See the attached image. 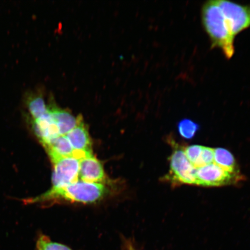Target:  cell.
Wrapping results in <instances>:
<instances>
[{"label":"cell","instance_id":"obj_1","mask_svg":"<svg viewBox=\"0 0 250 250\" xmlns=\"http://www.w3.org/2000/svg\"><path fill=\"white\" fill-rule=\"evenodd\" d=\"M107 193L108 189L103 184L89 183L79 180L63 187L51 188L42 195L24 200V202L33 204L64 201L86 204L98 202Z\"/></svg>","mask_w":250,"mask_h":250},{"label":"cell","instance_id":"obj_2","mask_svg":"<svg viewBox=\"0 0 250 250\" xmlns=\"http://www.w3.org/2000/svg\"><path fill=\"white\" fill-rule=\"evenodd\" d=\"M202 21L206 33L210 37L211 48H218L228 59L234 54V37L227 26L226 18L217 1L205 3L202 8Z\"/></svg>","mask_w":250,"mask_h":250},{"label":"cell","instance_id":"obj_3","mask_svg":"<svg viewBox=\"0 0 250 250\" xmlns=\"http://www.w3.org/2000/svg\"><path fill=\"white\" fill-rule=\"evenodd\" d=\"M173 147L170 157V170L165 180L172 186L186 185L196 186L195 168L190 163L184 153L183 146L170 139Z\"/></svg>","mask_w":250,"mask_h":250},{"label":"cell","instance_id":"obj_4","mask_svg":"<svg viewBox=\"0 0 250 250\" xmlns=\"http://www.w3.org/2000/svg\"><path fill=\"white\" fill-rule=\"evenodd\" d=\"M54 166L52 183L53 188L63 187L79 180L80 161L74 157L49 154Z\"/></svg>","mask_w":250,"mask_h":250},{"label":"cell","instance_id":"obj_5","mask_svg":"<svg viewBox=\"0 0 250 250\" xmlns=\"http://www.w3.org/2000/svg\"><path fill=\"white\" fill-rule=\"evenodd\" d=\"M195 168L196 186L220 187L235 184L241 181V174H234L224 170L215 162Z\"/></svg>","mask_w":250,"mask_h":250},{"label":"cell","instance_id":"obj_6","mask_svg":"<svg viewBox=\"0 0 250 250\" xmlns=\"http://www.w3.org/2000/svg\"><path fill=\"white\" fill-rule=\"evenodd\" d=\"M218 4L223 12L228 29L235 38L237 34L250 27V6L242 5L225 0Z\"/></svg>","mask_w":250,"mask_h":250},{"label":"cell","instance_id":"obj_7","mask_svg":"<svg viewBox=\"0 0 250 250\" xmlns=\"http://www.w3.org/2000/svg\"><path fill=\"white\" fill-rule=\"evenodd\" d=\"M79 161L80 180L89 183L105 182L106 176L103 165L93 154L86 156Z\"/></svg>","mask_w":250,"mask_h":250},{"label":"cell","instance_id":"obj_8","mask_svg":"<svg viewBox=\"0 0 250 250\" xmlns=\"http://www.w3.org/2000/svg\"><path fill=\"white\" fill-rule=\"evenodd\" d=\"M75 151L92 154V143L83 116L80 115L77 126L65 135Z\"/></svg>","mask_w":250,"mask_h":250},{"label":"cell","instance_id":"obj_9","mask_svg":"<svg viewBox=\"0 0 250 250\" xmlns=\"http://www.w3.org/2000/svg\"><path fill=\"white\" fill-rule=\"evenodd\" d=\"M48 106L53 120L58 127L59 135H66L77 126L79 115L74 117L69 110L59 107L55 103H50Z\"/></svg>","mask_w":250,"mask_h":250},{"label":"cell","instance_id":"obj_10","mask_svg":"<svg viewBox=\"0 0 250 250\" xmlns=\"http://www.w3.org/2000/svg\"><path fill=\"white\" fill-rule=\"evenodd\" d=\"M43 147L46 149L48 155L56 154L65 157H74L78 160L86 156L92 155L75 151L65 136L56 137Z\"/></svg>","mask_w":250,"mask_h":250},{"label":"cell","instance_id":"obj_11","mask_svg":"<svg viewBox=\"0 0 250 250\" xmlns=\"http://www.w3.org/2000/svg\"><path fill=\"white\" fill-rule=\"evenodd\" d=\"M214 159L215 163L224 170L234 174H241L235 158L229 150L223 148H214Z\"/></svg>","mask_w":250,"mask_h":250},{"label":"cell","instance_id":"obj_12","mask_svg":"<svg viewBox=\"0 0 250 250\" xmlns=\"http://www.w3.org/2000/svg\"><path fill=\"white\" fill-rule=\"evenodd\" d=\"M26 104L32 120L42 117L48 111V105L41 93L30 94L26 98Z\"/></svg>","mask_w":250,"mask_h":250},{"label":"cell","instance_id":"obj_13","mask_svg":"<svg viewBox=\"0 0 250 250\" xmlns=\"http://www.w3.org/2000/svg\"><path fill=\"white\" fill-rule=\"evenodd\" d=\"M177 127L181 136L186 139H192L199 130V125L189 119L180 121Z\"/></svg>","mask_w":250,"mask_h":250},{"label":"cell","instance_id":"obj_14","mask_svg":"<svg viewBox=\"0 0 250 250\" xmlns=\"http://www.w3.org/2000/svg\"><path fill=\"white\" fill-rule=\"evenodd\" d=\"M37 248L38 250H73L61 243L52 242L48 236L43 234L37 240Z\"/></svg>","mask_w":250,"mask_h":250},{"label":"cell","instance_id":"obj_15","mask_svg":"<svg viewBox=\"0 0 250 250\" xmlns=\"http://www.w3.org/2000/svg\"><path fill=\"white\" fill-rule=\"evenodd\" d=\"M127 250H136L133 248V245H131V244H128Z\"/></svg>","mask_w":250,"mask_h":250}]
</instances>
